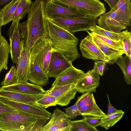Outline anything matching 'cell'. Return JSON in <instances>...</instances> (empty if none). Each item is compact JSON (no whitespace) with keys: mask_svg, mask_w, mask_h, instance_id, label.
I'll use <instances>...</instances> for the list:
<instances>
[{"mask_svg":"<svg viewBox=\"0 0 131 131\" xmlns=\"http://www.w3.org/2000/svg\"><path fill=\"white\" fill-rule=\"evenodd\" d=\"M64 110L66 114L70 119H73L78 116L81 115L80 110L76 103L73 105Z\"/></svg>","mask_w":131,"mask_h":131,"instance_id":"cell-36","label":"cell"},{"mask_svg":"<svg viewBox=\"0 0 131 131\" xmlns=\"http://www.w3.org/2000/svg\"><path fill=\"white\" fill-rule=\"evenodd\" d=\"M16 69L15 66H12L6 74L3 81L1 82L2 86L10 85L16 83Z\"/></svg>","mask_w":131,"mask_h":131,"instance_id":"cell-34","label":"cell"},{"mask_svg":"<svg viewBox=\"0 0 131 131\" xmlns=\"http://www.w3.org/2000/svg\"><path fill=\"white\" fill-rule=\"evenodd\" d=\"M84 118L90 125L94 128L100 125L102 120V118L93 117H84Z\"/></svg>","mask_w":131,"mask_h":131,"instance_id":"cell-38","label":"cell"},{"mask_svg":"<svg viewBox=\"0 0 131 131\" xmlns=\"http://www.w3.org/2000/svg\"><path fill=\"white\" fill-rule=\"evenodd\" d=\"M97 18L88 16L57 17L50 20L60 27L72 34L89 31L96 25Z\"/></svg>","mask_w":131,"mask_h":131,"instance_id":"cell-5","label":"cell"},{"mask_svg":"<svg viewBox=\"0 0 131 131\" xmlns=\"http://www.w3.org/2000/svg\"><path fill=\"white\" fill-rule=\"evenodd\" d=\"M77 92L75 83L52 86L46 91L47 94L56 98L57 105L62 106L69 104L74 98Z\"/></svg>","mask_w":131,"mask_h":131,"instance_id":"cell-9","label":"cell"},{"mask_svg":"<svg viewBox=\"0 0 131 131\" xmlns=\"http://www.w3.org/2000/svg\"><path fill=\"white\" fill-rule=\"evenodd\" d=\"M30 51L23 48L15 67L16 83L28 81L31 61Z\"/></svg>","mask_w":131,"mask_h":131,"instance_id":"cell-14","label":"cell"},{"mask_svg":"<svg viewBox=\"0 0 131 131\" xmlns=\"http://www.w3.org/2000/svg\"><path fill=\"white\" fill-rule=\"evenodd\" d=\"M19 20L16 22L11 34L9 35L10 42L9 52L13 63L16 64L18 61L23 48V43L19 28Z\"/></svg>","mask_w":131,"mask_h":131,"instance_id":"cell-13","label":"cell"},{"mask_svg":"<svg viewBox=\"0 0 131 131\" xmlns=\"http://www.w3.org/2000/svg\"><path fill=\"white\" fill-rule=\"evenodd\" d=\"M90 33L92 35L108 46L116 49L124 51L123 44L121 41L113 40L94 32Z\"/></svg>","mask_w":131,"mask_h":131,"instance_id":"cell-30","label":"cell"},{"mask_svg":"<svg viewBox=\"0 0 131 131\" xmlns=\"http://www.w3.org/2000/svg\"><path fill=\"white\" fill-rule=\"evenodd\" d=\"M91 92H85L80 96L78 97L75 103L80 109L88 101Z\"/></svg>","mask_w":131,"mask_h":131,"instance_id":"cell-37","label":"cell"},{"mask_svg":"<svg viewBox=\"0 0 131 131\" xmlns=\"http://www.w3.org/2000/svg\"><path fill=\"white\" fill-rule=\"evenodd\" d=\"M125 112H122L116 113L106 115L102 118L100 126L108 130L110 127H112L119 121L123 117Z\"/></svg>","mask_w":131,"mask_h":131,"instance_id":"cell-28","label":"cell"},{"mask_svg":"<svg viewBox=\"0 0 131 131\" xmlns=\"http://www.w3.org/2000/svg\"><path fill=\"white\" fill-rule=\"evenodd\" d=\"M49 80L47 74L35 61L31 59L28 81L41 86H46L49 83Z\"/></svg>","mask_w":131,"mask_h":131,"instance_id":"cell-22","label":"cell"},{"mask_svg":"<svg viewBox=\"0 0 131 131\" xmlns=\"http://www.w3.org/2000/svg\"><path fill=\"white\" fill-rule=\"evenodd\" d=\"M1 87L5 90L28 94H38L46 92L41 86L28 82L16 83L12 85Z\"/></svg>","mask_w":131,"mask_h":131,"instance_id":"cell-21","label":"cell"},{"mask_svg":"<svg viewBox=\"0 0 131 131\" xmlns=\"http://www.w3.org/2000/svg\"><path fill=\"white\" fill-rule=\"evenodd\" d=\"M116 13L115 20L126 27L130 25L131 3L130 0H118L111 9Z\"/></svg>","mask_w":131,"mask_h":131,"instance_id":"cell-17","label":"cell"},{"mask_svg":"<svg viewBox=\"0 0 131 131\" xmlns=\"http://www.w3.org/2000/svg\"><path fill=\"white\" fill-rule=\"evenodd\" d=\"M1 22L0 21V35H1Z\"/></svg>","mask_w":131,"mask_h":131,"instance_id":"cell-43","label":"cell"},{"mask_svg":"<svg viewBox=\"0 0 131 131\" xmlns=\"http://www.w3.org/2000/svg\"><path fill=\"white\" fill-rule=\"evenodd\" d=\"M35 103L45 109L50 106H55L57 105L56 98L46 93L45 95L36 101Z\"/></svg>","mask_w":131,"mask_h":131,"instance_id":"cell-33","label":"cell"},{"mask_svg":"<svg viewBox=\"0 0 131 131\" xmlns=\"http://www.w3.org/2000/svg\"><path fill=\"white\" fill-rule=\"evenodd\" d=\"M84 72L72 65L61 73L52 84V86L75 83Z\"/></svg>","mask_w":131,"mask_h":131,"instance_id":"cell-19","label":"cell"},{"mask_svg":"<svg viewBox=\"0 0 131 131\" xmlns=\"http://www.w3.org/2000/svg\"><path fill=\"white\" fill-rule=\"evenodd\" d=\"M10 48L5 38L0 35V73L3 70L7 69V64Z\"/></svg>","mask_w":131,"mask_h":131,"instance_id":"cell-27","label":"cell"},{"mask_svg":"<svg viewBox=\"0 0 131 131\" xmlns=\"http://www.w3.org/2000/svg\"><path fill=\"white\" fill-rule=\"evenodd\" d=\"M100 76L92 69L83 73L75 83L77 92L82 93L86 92H95L99 85Z\"/></svg>","mask_w":131,"mask_h":131,"instance_id":"cell-12","label":"cell"},{"mask_svg":"<svg viewBox=\"0 0 131 131\" xmlns=\"http://www.w3.org/2000/svg\"><path fill=\"white\" fill-rule=\"evenodd\" d=\"M107 63V62L104 60L95 61L92 70L100 76H102L104 72Z\"/></svg>","mask_w":131,"mask_h":131,"instance_id":"cell-35","label":"cell"},{"mask_svg":"<svg viewBox=\"0 0 131 131\" xmlns=\"http://www.w3.org/2000/svg\"><path fill=\"white\" fill-rule=\"evenodd\" d=\"M42 0H36L32 4L26 22L19 24L24 49L31 51L39 39L47 37L45 3Z\"/></svg>","mask_w":131,"mask_h":131,"instance_id":"cell-1","label":"cell"},{"mask_svg":"<svg viewBox=\"0 0 131 131\" xmlns=\"http://www.w3.org/2000/svg\"><path fill=\"white\" fill-rule=\"evenodd\" d=\"M18 111L0 101V114L17 112Z\"/></svg>","mask_w":131,"mask_h":131,"instance_id":"cell-39","label":"cell"},{"mask_svg":"<svg viewBox=\"0 0 131 131\" xmlns=\"http://www.w3.org/2000/svg\"><path fill=\"white\" fill-rule=\"evenodd\" d=\"M72 62L62 53L53 51L51 53L47 74L49 77L56 78L73 65Z\"/></svg>","mask_w":131,"mask_h":131,"instance_id":"cell-10","label":"cell"},{"mask_svg":"<svg viewBox=\"0 0 131 131\" xmlns=\"http://www.w3.org/2000/svg\"><path fill=\"white\" fill-rule=\"evenodd\" d=\"M50 119L40 131H70V120L65 113L57 108L51 114Z\"/></svg>","mask_w":131,"mask_h":131,"instance_id":"cell-11","label":"cell"},{"mask_svg":"<svg viewBox=\"0 0 131 131\" xmlns=\"http://www.w3.org/2000/svg\"><path fill=\"white\" fill-rule=\"evenodd\" d=\"M107 97L108 101V104L107 106V114H106V115L123 111L122 110H118L115 108L111 104L108 94H107Z\"/></svg>","mask_w":131,"mask_h":131,"instance_id":"cell-40","label":"cell"},{"mask_svg":"<svg viewBox=\"0 0 131 131\" xmlns=\"http://www.w3.org/2000/svg\"><path fill=\"white\" fill-rule=\"evenodd\" d=\"M87 32L91 36L93 42L100 50L107 63L113 64L118 58L123 54H125V52L108 46L92 35L89 31Z\"/></svg>","mask_w":131,"mask_h":131,"instance_id":"cell-18","label":"cell"},{"mask_svg":"<svg viewBox=\"0 0 131 131\" xmlns=\"http://www.w3.org/2000/svg\"><path fill=\"white\" fill-rule=\"evenodd\" d=\"M46 24L47 37L50 40L52 52L57 51L62 53L72 62L80 57L77 47L79 40L73 34L46 18Z\"/></svg>","mask_w":131,"mask_h":131,"instance_id":"cell-2","label":"cell"},{"mask_svg":"<svg viewBox=\"0 0 131 131\" xmlns=\"http://www.w3.org/2000/svg\"><path fill=\"white\" fill-rule=\"evenodd\" d=\"M73 8L87 16L96 18L105 13L104 3L99 0H54Z\"/></svg>","mask_w":131,"mask_h":131,"instance_id":"cell-6","label":"cell"},{"mask_svg":"<svg viewBox=\"0 0 131 131\" xmlns=\"http://www.w3.org/2000/svg\"><path fill=\"white\" fill-rule=\"evenodd\" d=\"M81 115L84 117L103 118L106 114L97 105L93 94L91 92L86 103L80 109Z\"/></svg>","mask_w":131,"mask_h":131,"instance_id":"cell-23","label":"cell"},{"mask_svg":"<svg viewBox=\"0 0 131 131\" xmlns=\"http://www.w3.org/2000/svg\"><path fill=\"white\" fill-rule=\"evenodd\" d=\"M115 12L111 9L106 13L102 14L97 19L98 26L106 30L117 33L126 29V26L115 20Z\"/></svg>","mask_w":131,"mask_h":131,"instance_id":"cell-15","label":"cell"},{"mask_svg":"<svg viewBox=\"0 0 131 131\" xmlns=\"http://www.w3.org/2000/svg\"><path fill=\"white\" fill-rule=\"evenodd\" d=\"M13 0H0V10Z\"/></svg>","mask_w":131,"mask_h":131,"instance_id":"cell-42","label":"cell"},{"mask_svg":"<svg viewBox=\"0 0 131 131\" xmlns=\"http://www.w3.org/2000/svg\"><path fill=\"white\" fill-rule=\"evenodd\" d=\"M20 0H13L0 10L1 26H4L10 21L11 18Z\"/></svg>","mask_w":131,"mask_h":131,"instance_id":"cell-26","label":"cell"},{"mask_svg":"<svg viewBox=\"0 0 131 131\" xmlns=\"http://www.w3.org/2000/svg\"><path fill=\"white\" fill-rule=\"evenodd\" d=\"M46 18L51 20L57 17L88 16L75 9L54 0H46L44 6Z\"/></svg>","mask_w":131,"mask_h":131,"instance_id":"cell-8","label":"cell"},{"mask_svg":"<svg viewBox=\"0 0 131 131\" xmlns=\"http://www.w3.org/2000/svg\"><path fill=\"white\" fill-rule=\"evenodd\" d=\"M121 69L124 75L125 81L128 85L131 84V58L126 55L122 56L115 61Z\"/></svg>","mask_w":131,"mask_h":131,"instance_id":"cell-25","label":"cell"},{"mask_svg":"<svg viewBox=\"0 0 131 131\" xmlns=\"http://www.w3.org/2000/svg\"><path fill=\"white\" fill-rule=\"evenodd\" d=\"M0 101L18 111L36 117L37 122L30 131H40L43 125L50 118L51 115V114L44 108L35 104L18 102L1 97Z\"/></svg>","mask_w":131,"mask_h":131,"instance_id":"cell-4","label":"cell"},{"mask_svg":"<svg viewBox=\"0 0 131 131\" xmlns=\"http://www.w3.org/2000/svg\"><path fill=\"white\" fill-rule=\"evenodd\" d=\"M46 94V92L38 94H24L5 90L0 87V97L25 103L36 104L35 102Z\"/></svg>","mask_w":131,"mask_h":131,"instance_id":"cell-20","label":"cell"},{"mask_svg":"<svg viewBox=\"0 0 131 131\" xmlns=\"http://www.w3.org/2000/svg\"><path fill=\"white\" fill-rule=\"evenodd\" d=\"M109 5L111 8L112 9L116 4L118 0H104Z\"/></svg>","mask_w":131,"mask_h":131,"instance_id":"cell-41","label":"cell"},{"mask_svg":"<svg viewBox=\"0 0 131 131\" xmlns=\"http://www.w3.org/2000/svg\"><path fill=\"white\" fill-rule=\"evenodd\" d=\"M120 41L122 42L125 54L131 58V32L127 30L121 32Z\"/></svg>","mask_w":131,"mask_h":131,"instance_id":"cell-32","label":"cell"},{"mask_svg":"<svg viewBox=\"0 0 131 131\" xmlns=\"http://www.w3.org/2000/svg\"><path fill=\"white\" fill-rule=\"evenodd\" d=\"M37 121L33 116L20 111L0 114V130L30 131Z\"/></svg>","mask_w":131,"mask_h":131,"instance_id":"cell-3","label":"cell"},{"mask_svg":"<svg viewBox=\"0 0 131 131\" xmlns=\"http://www.w3.org/2000/svg\"><path fill=\"white\" fill-rule=\"evenodd\" d=\"M89 30L91 32L94 33L113 40L120 41L121 35L119 33H116L106 30L96 25L93 27Z\"/></svg>","mask_w":131,"mask_h":131,"instance_id":"cell-31","label":"cell"},{"mask_svg":"<svg viewBox=\"0 0 131 131\" xmlns=\"http://www.w3.org/2000/svg\"><path fill=\"white\" fill-rule=\"evenodd\" d=\"M52 50L50 40L45 37L35 42L30 51L31 59L35 61L47 74Z\"/></svg>","mask_w":131,"mask_h":131,"instance_id":"cell-7","label":"cell"},{"mask_svg":"<svg viewBox=\"0 0 131 131\" xmlns=\"http://www.w3.org/2000/svg\"><path fill=\"white\" fill-rule=\"evenodd\" d=\"M80 49L83 57L95 61L105 60L100 50L93 42L91 36L88 35L81 41Z\"/></svg>","mask_w":131,"mask_h":131,"instance_id":"cell-16","label":"cell"},{"mask_svg":"<svg viewBox=\"0 0 131 131\" xmlns=\"http://www.w3.org/2000/svg\"><path fill=\"white\" fill-rule=\"evenodd\" d=\"M32 2L31 0H20L11 18L10 21H12V23L8 32L9 35L11 34L16 22L28 13Z\"/></svg>","mask_w":131,"mask_h":131,"instance_id":"cell-24","label":"cell"},{"mask_svg":"<svg viewBox=\"0 0 131 131\" xmlns=\"http://www.w3.org/2000/svg\"><path fill=\"white\" fill-rule=\"evenodd\" d=\"M71 126L70 131H97L96 128H94L90 125L85 119H83L71 121L70 120Z\"/></svg>","mask_w":131,"mask_h":131,"instance_id":"cell-29","label":"cell"}]
</instances>
